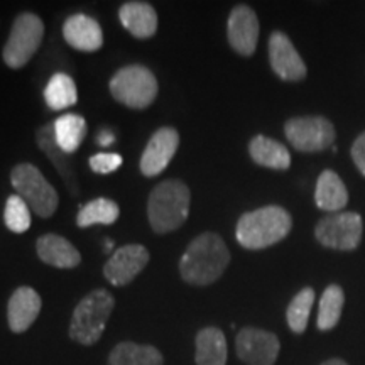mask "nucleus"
<instances>
[{
  "label": "nucleus",
  "mask_w": 365,
  "mask_h": 365,
  "mask_svg": "<svg viewBox=\"0 0 365 365\" xmlns=\"http://www.w3.org/2000/svg\"><path fill=\"white\" fill-rule=\"evenodd\" d=\"M44 38V22L33 12H22L14 21L11 34L4 46V63L12 70L24 68L38 53Z\"/></svg>",
  "instance_id": "0eeeda50"
},
{
  "label": "nucleus",
  "mask_w": 365,
  "mask_h": 365,
  "mask_svg": "<svg viewBox=\"0 0 365 365\" xmlns=\"http://www.w3.org/2000/svg\"><path fill=\"white\" fill-rule=\"evenodd\" d=\"M115 308V298L105 289H95L76 304L70 323V339L80 345L97 344Z\"/></svg>",
  "instance_id": "20e7f679"
},
{
  "label": "nucleus",
  "mask_w": 365,
  "mask_h": 365,
  "mask_svg": "<svg viewBox=\"0 0 365 365\" xmlns=\"http://www.w3.org/2000/svg\"><path fill=\"white\" fill-rule=\"evenodd\" d=\"M112 97L135 110L148 108L158 97L159 85L154 73L143 65L120 68L110 80Z\"/></svg>",
  "instance_id": "423d86ee"
},
{
  "label": "nucleus",
  "mask_w": 365,
  "mask_h": 365,
  "mask_svg": "<svg viewBox=\"0 0 365 365\" xmlns=\"http://www.w3.org/2000/svg\"><path fill=\"white\" fill-rule=\"evenodd\" d=\"M362 230L364 222L359 213L339 212L319 220L314 235L328 249L354 250L359 247Z\"/></svg>",
  "instance_id": "6e6552de"
},
{
  "label": "nucleus",
  "mask_w": 365,
  "mask_h": 365,
  "mask_svg": "<svg viewBox=\"0 0 365 365\" xmlns=\"http://www.w3.org/2000/svg\"><path fill=\"white\" fill-rule=\"evenodd\" d=\"M322 365H349V364L341 359H330V360H327V362H323Z\"/></svg>",
  "instance_id": "473e14b6"
},
{
  "label": "nucleus",
  "mask_w": 365,
  "mask_h": 365,
  "mask_svg": "<svg viewBox=\"0 0 365 365\" xmlns=\"http://www.w3.org/2000/svg\"><path fill=\"white\" fill-rule=\"evenodd\" d=\"M178 145H180V134L176 129L173 127L158 129L140 156V173L148 178L161 175L175 158Z\"/></svg>",
  "instance_id": "f8f14e48"
},
{
  "label": "nucleus",
  "mask_w": 365,
  "mask_h": 365,
  "mask_svg": "<svg viewBox=\"0 0 365 365\" xmlns=\"http://www.w3.org/2000/svg\"><path fill=\"white\" fill-rule=\"evenodd\" d=\"M122 26L137 39H149L158 31V14L148 2H125L118 11Z\"/></svg>",
  "instance_id": "6ab92c4d"
},
{
  "label": "nucleus",
  "mask_w": 365,
  "mask_h": 365,
  "mask_svg": "<svg viewBox=\"0 0 365 365\" xmlns=\"http://www.w3.org/2000/svg\"><path fill=\"white\" fill-rule=\"evenodd\" d=\"M249 153L254 163L269 170L284 171L291 166V154L284 144L266 135H255L249 144Z\"/></svg>",
  "instance_id": "aec40b11"
},
{
  "label": "nucleus",
  "mask_w": 365,
  "mask_h": 365,
  "mask_svg": "<svg viewBox=\"0 0 365 365\" xmlns=\"http://www.w3.org/2000/svg\"><path fill=\"white\" fill-rule=\"evenodd\" d=\"M344 303H345V294L340 286L331 284L323 291V296L322 299H319V308H318V319H317L318 330L330 331L339 325L341 309H344Z\"/></svg>",
  "instance_id": "bb28decb"
},
{
  "label": "nucleus",
  "mask_w": 365,
  "mask_h": 365,
  "mask_svg": "<svg viewBox=\"0 0 365 365\" xmlns=\"http://www.w3.org/2000/svg\"><path fill=\"white\" fill-rule=\"evenodd\" d=\"M44 100L51 110H65L78 102L76 83L66 73H56L46 85Z\"/></svg>",
  "instance_id": "393cba45"
},
{
  "label": "nucleus",
  "mask_w": 365,
  "mask_h": 365,
  "mask_svg": "<svg viewBox=\"0 0 365 365\" xmlns=\"http://www.w3.org/2000/svg\"><path fill=\"white\" fill-rule=\"evenodd\" d=\"M11 182L17 195L27 203L36 215L41 218H49L56 212L59 196L53 185L46 180L34 164L21 163L12 168Z\"/></svg>",
  "instance_id": "39448f33"
},
{
  "label": "nucleus",
  "mask_w": 365,
  "mask_h": 365,
  "mask_svg": "<svg viewBox=\"0 0 365 365\" xmlns=\"http://www.w3.org/2000/svg\"><path fill=\"white\" fill-rule=\"evenodd\" d=\"M63 38L73 49L85 53L98 51L103 46L102 27L93 17L85 14L70 16L63 24Z\"/></svg>",
  "instance_id": "dca6fc26"
},
{
  "label": "nucleus",
  "mask_w": 365,
  "mask_h": 365,
  "mask_svg": "<svg viewBox=\"0 0 365 365\" xmlns=\"http://www.w3.org/2000/svg\"><path fill=\"white\" fill-rule=\"evenodd\" d=\"M235 350L247 365H274L279 355V339L261 328H242L235 336Z\"/></svg>",
  "instance_id": "9d476101"
},
{
  "label": "nucleus",
  "mask_w": 365,
  "mask_h": 365,
  "mask_svg": "<svg viewBox=\"0 0 365 365\" xmlns=\"http://www.w3.org/2000/svg\"><path fill=\"white\" fill-rule=\"evenodd\" d=\"M191 193L181 180H166L150 191L148 218L156 234L178 230L190 215Z\"/></svg>",
  "instance_id": "7ed1b4c3"
},
{
  "label": "nucleus",
  "mask_w": 365,
  "mask_h": 365,
  "mask_svg": "<svg viewBox=\"0 0 365 365\" xmlns=\"http://www.w3.org/2000/svg\"><path fill=\"white\" fill-rule=\"evenodd\" d=\"M227 38L235 53L250 56L257 48L259 19L249 6H237L227 22Z\"/></svg>",
  "instance_id": "4468645a"
},
{
  "label": "nucleus",
  "mask_w": 365,
  "mask_h": 365,
  "mask_svg": "<svg viewBox=\"0 0 365 365\" xmlns=\"http://www.w3.org/2000/svg\"><path fill=\"white\" fill-rule=\"evenodd\" d=\"M164 359L156 346L122 341L108 355V365H163Z\"/></svg>",
  "instance_id": "b1692460"
},
{
  "label": "nucleus",
  "mask_w": 365,
  "mask_h": 365,
  "mask_svg": "<svg viewBox=\"0 0 365 365\" xmlns=\"http://www.w3.org/2000/svg\"><path fill=\"white\" fill-rule=\"evenodd\" d=\"M293 227V218L282 207H262L244 213L237 222L235 237L242 247L261 250L286 239Z\"/></svg>",
  "instance_id": "f03ea898"
},
{
  "label": "nucleus",
  "mask_w": 365,
  "mask_h": 365,
  "mask_svg": "<svg viewBox=\"0 0 365 365\" xmlns=\"http://www.w3.org/2000/svg\"><path fill=\"white\" fill-rule=\"evenodd\" d=\"M313 303H314V291L312 287H304V289H301L299 293L291 299L289 307H287V312H286L287 325H289V328L294 333H298V335L307 330Z\"/></svg>",
  "instance_id": "cd10ccee"
},
{
  "label": "nucleus",
  "mask_w": 365,
  "mask_h": 365,
  "mask_svg": "<svg viewBox=\"0 0 365 365\" xmlns=\"http://www.w3.org/2000/svg\"><path fill=\"white\" fill-rule=\"evenodd\" d=\"M54 140L63 153L68 156L75 154L80 149L86 135V120L78 113H65L59 115L53 124Z\"/></svg>",
  "instance_id": "5701e85b"
},
{
  "label": "nucleus",
  "mask_w": 365,
  "mask_h": 365,
  "mask_svg": "<svg viewBox=\"0 0 365 365\" xmlns=\"http://www.w3.org/2000/svg\"><path fill=\"white\" fill-rule=\"evenodd\" d=\"M269 59L274 73L284 81H299L307 76V65L284 33L276 31L269 38Z\"/></svg>",
  "instance_id": "ddd939ff"
},
{
  "label": "nucleus",
  "mask_w": 365,
  "mask_h": 365,
  "mask_svg": "<svg viewBox=\"0 0 365 365\" xmlns=\"http://www.w3.org/2000/svg\"><path fill=\"white\" fill-rule=\"evenodd\" d=\"M36 252L44 264L59 269H73L80 266L81 255L78 249L65 237L46 234L36 242Z\"/></svg>",
  "instance_id": "a211bd4d"
},
{
  "label": "nucleus",
  "mask_w": 365,
  "mask_h": 365,
  "mask_svg": "<svg viewBox=\"0 0 365 365\" xmlns=\"http://www.w3.org/2000/svg\"><path fill=\"white\" fill-rule=\"evenodd\" d=\"M149 262V252L144 245L130 244L118 247L103 266V276L112 286H125L144 271Z\"/></svg>",
  "instance_id": "9b49d317"
},
{
  "label": "nucleus",
  "mask_w": 365,
  "mask_h": 365,
  "mask_svg": "<svg viewBox=\"0 0 365 365\" xmlns=\"http://www.w3.org/2000/svg\"><path fill=\"white\" fill-rule=\"evenodd\" d=\"M90 168L98 175H108L122 166V156L113 153H98L90 158Z\"/></svg>",
  "instance_id": "c756f323"
},
{
  "label": "nucleus",
  "mask_w": 365,
  "mask_h": 365,
  "mask_svg": "<svg viewBox=\"0 0 365 365\" xmlns=\"http://www.w3.org/2000/svg\"><path fill=\"white\" fill-rule=\"evenodd\" d=\"M352 159L357 164L359 171L365 176V132H362L352 145Z\"/></svg>",
  "instance_id": "7c9ffc66"
},
{
  "label": "nucleus",
  "mask_w": 365,
  "mask_h": 365,
  "mask_svg": "<svg viewBox=\"0 0 365 365\" xmlns=\"http://www.w3.org/2000/svg\"><path fill=\"white\" fill-rule=\"evenodd\" d=\"M113 139H115V135H113L108 129H102L97 135V143L100 145H110L113 143Z\"/></svg>",
  "instance_id": "2f4dec72"
},
{
  "label": "nucleus",
  "mask_w": 365,
  "mask_h": 365,
  "mask_svg": "<svg viewBox=\"0 0 365 365\" xmlns=\"http://www.w3.org/2000/svg\"><path fill=\"white\" fill-rule=\"evenodd\" d=\"M43 301L33 287L21 286L14 291L7 304L9 328L14 333H24L33 327L36 318L39 317Z\"/></svg>",
  "instance_id": "2eb2a0df"
},
{
  "label": "nucleus",
  "mask_w": 365,
  "mask_h": 365,
  "mask_svg": "<svg viewBox=\"0 0 365 365\" xmlns=\"http://www.w3.org/2000/svg\"><path fill=\"white\" fill-rule=\"evenodd\" d=\"M196 365H227V340L220 328L207 327L196 333Z\"/></svg>",
  "instance_id": "412c9836"
},
{
  "label": "nucleus",
  "mask_w": 365,
  "mask_h": 365,
  "mask_svg": "<svg viewBox=\"0 0 365 365\" xmlns=\"http://www.w3.org/2000/svg\"><path fill=\"white\" fill-rule=\"evenodd\" d=\"M287 140L301 153H318L331 148L335 127L325 117H296L286 122Z\"/></svg>",
  "instance_id": "1a4fd4ad"
},
{
  "label": "nucleus",
  "mask_w": 365,
  "mask_h": 365,
  "mask_svg": "<svg viewBox=\"0 0 365 365\" xmlns=\"http://www.w3.org/2000/svg\"><path fill=\"white\" fill-rule=\"evenodd\" d=\"M36 140H38L39 149L43 150L46 156H48L49 161L54 164V168L58 170L59 176H61L63 181H65L68 191H70L73 196H80L81 188L78 182V176H76L75 166H73L71 158L68 156L66 153H63V150L59 149V145L56 144V140H54L53 125L46 124L41 127L38 134H36Z\"/></svg>",
  "instance_id": "f3484780"
},
{
  "label": "nucleus",
  "mask_w": 365,
  "mask_h": 365,
  "mask_svg": "<svg viewBox=\"0 0 365 365\" xmlns=\"http://www.w3.org/2000/svg\"><path fill=\"white\" fill-rule=\"evenodd\" d=\"M118 215H120V208L113 200L97 198L81 207L78 217H76V225L81 228L91 225H112L117 222Z\"/></svg>",
  "instance_id": "a878e982"
},
{
  "label": "nucleus",
  "mask_w": 365,
  "mask_h": 365,
  "mask_svg": "<svg viewBox=\"0 0 365 365\" xmlns=\"http://www.w3.org/2000/svg\"><path fill=\"white\" fill-rule=\"evenodd\" d=\"M4 222L14 234H24L31 227V208L19 195L9 196L4 208Z\"/></svg>",
  "instance_id": "c85d7f7f"
},
{
  "label": "nucleus",
  "mask_w": 365,
  "mask_h": 365,
  "mask_svg": "<svg viewBox=\"0 0 365 365\" xmlns=\"http://www.w3.org/2000/svg\"><path fill=\"white\" fill-rule=\"evenodd\" d=\"M314 202L318 208L325 212H335L345 208L349 202V191H346L341 178L330 170L323 171L317 181V190H314Z\"/></svg>",
  "instance_id": "4be33fe9"
},
{
  "label": "nucleus",
  "mask_w": 365,
  "mask_h": 365,
  "mask_svg": "<svg viewBox=\"0 0 365 365\" xmlns=\"http://www.w3.org/2000/svg\"><path fill=\"white\" fill-rule=\"evenodd\" d=\"M230 262L225 242L218 234L205 232L191 240L180 261V274L188 284L208 286L218 281Z\"/></svg>",
  "instance_id": "f257e3e1"
}]
</instances>
